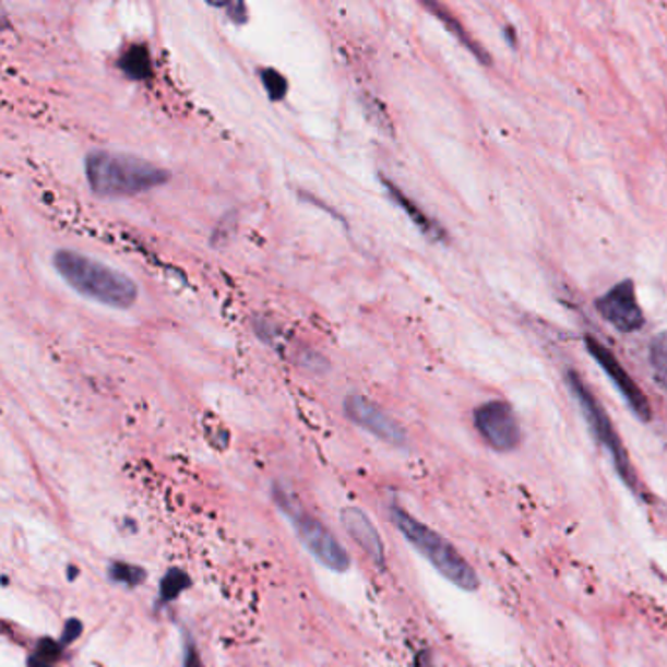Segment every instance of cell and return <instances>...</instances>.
<instances>
[{"mask_svg": "<svg viewBox=\"0 0 667 667\" xmlns=\"http://www.w3.org/2000/svg\"><path fill=\"white\" fill-rule=\"evenodd\" d=\"M390 517L397 526V531L407 538V543L414 546L415 550L424 556L425 560L441 573L442 577H446L456 587H461L462 592L478 589V573L474 572V568L462 558L461 552L444 536L434 533L432 528L424 525L421 521H417L414 515H409L407 511L397 505L390 508Z\"/></svg>", "mask_w": 667, "mask_h": 667, "instance_id": "3", "label": "cell"}, {"mask_svg": "<svg viewBox=\"0 0 667 667\" xmlns=\"http://www.w3.org/2000/svg\"><path fill=\"white\" fill-rule=\"evenodd\" d=\"M650 367L659 388L667 394V333H659L650 343Z\"/></svg>", "mask_w": 667, "mask_h": 667, "instance_id": "14", "label": "cell"}, {"mask_svg": "<svg viewBox=\"0 0 667 667\" xmlns=\"http://www.w3.org/2000/svg\"><path fill=\"white\" fill-rule=\"evenodd\" d=\"M132 573H140V570H135V568H128V565H114L112 575L116 580H120V582L132 583L130 580V575Z\"/></svg>", "mask_w": 667, "mask_h": 667, "instance_id": "17", "label": "cell"}, {"mask_svg": "<svg viewBox=\"0 0 667 667\" xmlns=\"http://www.w3.org/2000/svg\"><path fill=\"white\" fill-rule=\"evenodd\" d=\"M261 81H263L264 91L269 93L271 100H274V103L283 100L286 93H288V81L276 69H264V71H261Z\"/></svg>", "mask_w": 667, "mask_h": 667, "instance_id": "15", "label": "cell"}, {"mask_svg": "<svg viewBox=\"0 0 667 667\" xmlns=\"http://www.w3.org/2000/svg\"><path fill=\"white\" fill-rule=\"evenodd\" d=\"M345 414L353 424L372 432L380 441L388 442L392 446H405L407 434L402 429V425L397 424L394 417L385 414L382 407L368 402L367 397L348 395L345 400Z\"/></svg>", "mask_w": 667, "mask_h": 667, "instance_id": "9", "label": "cell"}, {"mask_svg": "<svg viewBox=\"0 0 667 667\" xmlns=\"http://www.w3.org/2000/svg\"><path fill=\"white\" fill-rule=\"evenodd\" d=\"M382 184H384L385 190H388L390 198H394L395 204L402 207L407 216L412 217V222L424 231L425 236L432 239V241H446V231H444L434 219L427 216L424 210L417 206L412 198L405 196L404 192L397 189L392 180L382 177Z\"/></svg>", "mask_w": 667, "mask_h": 667, "instance_id": "11", "label": "cell"}, {"mask_svg": "<svg viewBox=\"0 0 667 667\" xmlns=\"http://www.w3.org/2000/svg\"><path fill=\"white\" fill-rule=\"evenodd\" d=\"M474 425L481 439L488 442L493 451H515L521 444V425L517 415L508 402L493 400L479 405L474 412Z\"/></svg>", "mask_w": 667, "mask_h": 667, "instance_id": "6", "label": "cell"}, {"mask_svg": "<svg viewBox=\"0 0 667 667\" xmlns=\"http://www.w3.org/2000/svg\"><path fill=\"white\" fill-rule=\"evenodd\" d=\"M53 266L73 290L108 308L128 310L140 296L130 276L86 254L61 249L53 254Z\"/></svg>", "mask_w": 667, "mask_h": 667, "instance_id": "1", "label": "cell"}, {"mask_svg": "<svg viewBox=\"0 0 667 667\" xmlns=\"http://www.w3.org/2000/svg\"><path fill=\"white\" fill-rule=\"evenodd\" d=\"M118 67L133 81L150 79L151 73H153L150 49H147V46H140V44L123 49L122 56L118 59Z\"/></svg>", "mask_w": 667, "mask_h": 667, "instance_id": "13", "label": "cell"}, {"mask_svg": "<svg viewBox=\"0 0 667 667\" xmlns=\"http://www.w3.org/2000/svg\"><path fill=\"white\" fill-rule=\"evenodd\" d=\"M595 308L602 313L603 320L611 323L620 333H634L644 327L646 318L636 298V286L632 281L612 286L611 290L595 301Z\"/></svg>", "mask_w": 667, "mask_h": 667, "instance_id": "8", "label": "cell"}, {"mask_svg": "<svg viewBox=\"0 0 667 667\" xmlns=\"http://www.w3.org/2000/svg\"><path fill=\"white\" fill-rule=\"evenodd\" d=\"M341 521H343V525L347 528L350 538H353V540H355V543H357L377 564H384V543H382L380 533L374 528L367 513L358 508L343 509Z\"/></svg>", "mask_w": 667, "mask_h": 667, "instance_id": "10", "label": "cell"}, {"mask_svg": "<svg viewBox=\"0 0 667 667\" xmlns=\"http://www.w3.org/2000/svg\"><path fill=\"white\" fill-rule=\"evenodd\" d=\"M210 7H214L217 10H226L229 20L236 22V24L247 22V7H245L243 2H224V4H210Z\"/></svg>", "mask_w": 667, "mask_h": 667, "instance_id": "16", "label": "cell"}, {"mask_svg": "<svg viewBox=\"0 0 667 667\" xmlns=\"http://www.w3.org/2000/svg\"><path fill=\"white\" fill-rule=\"evenodd\" d=\"M29 667H51V664H49V659L46 656H41V658L29 659Z\"/></svg>", "mask_w": 667, "mask_h": 667, "instance_id": "18", "label": "cell"}, {"mask_svg": "<svg viewBox=\"0 0 667 667\" xmlns=\"http://www.w3.org/2000/svg\"><path fill=\"white\" fill-rule=\"evenodd\" d=\"M565 384H568L570 392L575 397V402L580 405L585 421L592 427L595 439L602 442L605 451L609 452L612 464H615V471L619 474V478L622 479V484L636 498H642V489H640L636 472H634L632 464H630L629 452L622 446V441H620L619 434L615 431L607 412L603 409L602 404L597 402V397L592 394V390L585 385L582 377L575 370H565Z\"/></svg>", "mask_w": 667, "mask_h": 667, "instance_id": "4", "label": "cell"}, {"mask_svg": "<svg viewBox=\"0 0 667 667\" xmlns=\"http://www.w3.org/2000/svg\"><path fill=\"white\" fill-rule=\"evenodd\" d=\"M424 7L427 10H431L432 14H434L437 19L441 20L442 24L446 26V29H451L452 36L458 39L462 46L471 51L472 56L479 59L484 65H489V63H491V57H489L488 51L481 48L476 39L472 38L471 34L466 32V28L462 26L458 20L452 16L449 10L441 7V4H437V2H424Z\"/></svg>", "mask_w": 667, "mask_h": 667, "instance_id": "12", "label": "cell"}, {"mask_svg": "<svg viewBox=\"0 0 667 667\" xmlns=\"http://www.w3.org/2000/svg\"><path fill=\"white\" fill-rule=\"evenodd\" d=\"M583 341H585V348L589 350V355L607 372V377L611 378L612 384L619 390V394L624 397V402L629 404L632 414L636 415L640 421L648 424L652 419V405H650L646 394L642 392V388L627 372V368L622 367L611 350L599 343L597 338L585 335Z\"/></svg>", "mask_w": 667, "mask_h": 667, "instance_id": "7", "label": "cell"}, {"mask_svg": "<svg viewBox=\"0 0 667 667\" xmlns=\"http://www.w3.org/2000/svg\"><path fill=\"white\" fill-rule=\"evenodd\" d=\"M86 182L91 190L104 198H123L142 194L169 182V170L160 169L150 160L116 153L93 151L86 155Z\"/></svg>", "mask_w": 667, "mask_h": 667, "instance_id": "2", "label": "cell"}, {"mask_svg": "<svg viewBox=\"0 0 667 667\" xmlns=\"http://www.w3.org/2000/svg\"><path fill=\"white\" fill-rule=\"evenodd\" d=\"M274 498L278 501V508L286 517L290 519L291 525L300 536L303 546L310 550L311 555L320 560L321 564L327 565L335 572H345L350 565L345 548L338 545L337 538L331 533L327 526L321 523L320 519L311 517L296 499H291L286 491H276Z\"/></svg>", "mask_w": 667, "mask_h": 667, "instance_id": "5", "label": "cell"}]
</instances>
